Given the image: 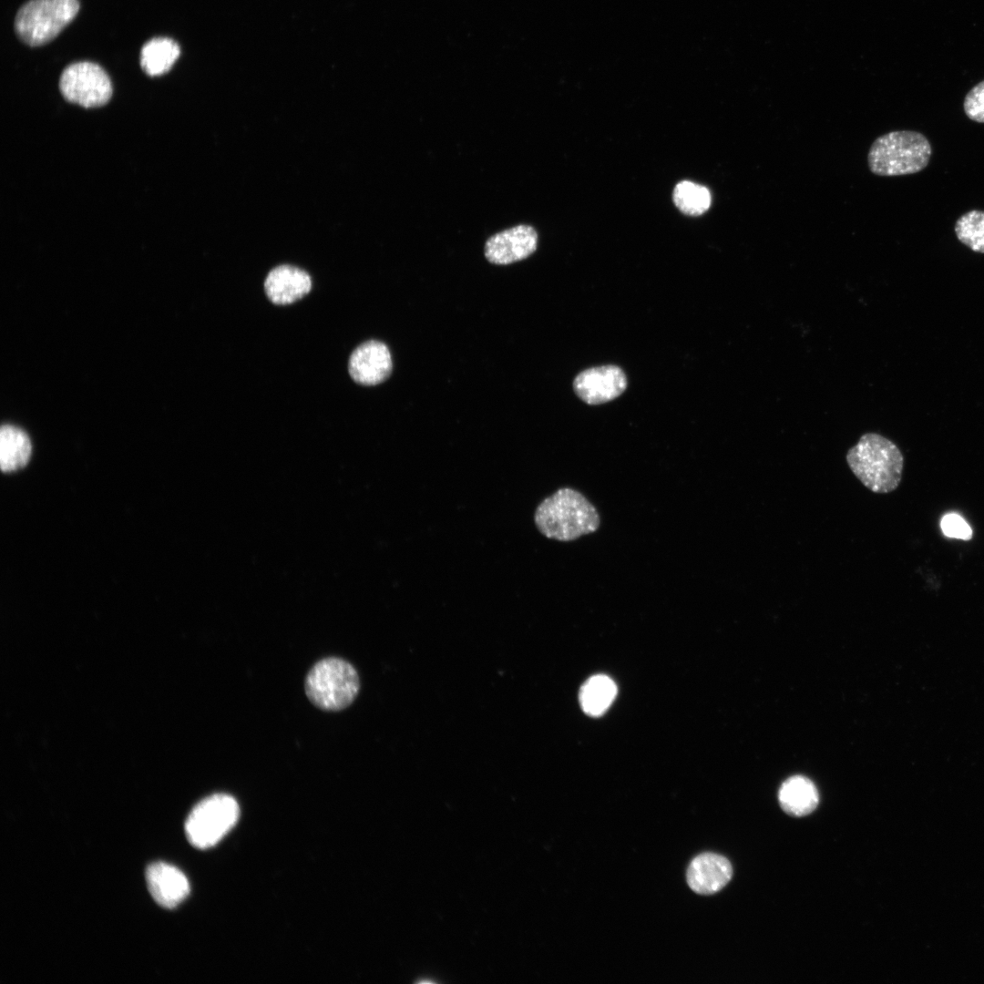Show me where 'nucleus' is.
Returning <instances> with one entry per match:
<instances>
[{
  "label": "nucleus",
  "mask_w": 984,
  "mask_h": 984,
  "mask_svg": "<svg viewBox=\"0 0 984 984\" xmlns=\"http://www.w3.org/2000/svg\"><path fill=\"white\" fill-rule=\"evenodd\" d=\"M534 521L542 535L562 542L593 533L600 524L596 507L571 487L559 488L544 498L536 508Z\"/></svg>",
  "instance_id": "f257e3e1"
},
{
  "label": "nucleus",
  "mask_w": 984,
  "mask_h": 984,
  "mask_svg": "<svg viewBox=\"0 0 984 984\" xmlns=\"http://www.w3.org/2000/svg\"><path fill=\"white\" fill-rule=\"evenodd\" d=\"M846 458L856 478L874 493H890L901 482L904 456L894 442L877 433L861 436Z\"/></svg>",
  "instance_id": "f03ea898"
},
{
  "label": "nucleus",
  "mask_w": 984,
  "mask_h": 984,
  "mask_svg": "<svg viewBox=\"0 0 984 984\" xmlns=\"http://www.w3.org/2000/svg\"><path fill=\"white\" fill-rule=\"evenodd\" d=\"M932 153L928 139L912 130H895L876 138L867 153L870 171L877 176H901L924 169Z\"/></svg>",
  "instance_id": "7ed1b4c3"
},
{
  "label": "nucleus",
  "mask_w": 984,
  "mask_h": 984,
  "mask_svg": "<svg viewBox=\"0 0 984 984\" xmlns=\"http://www.w3.org/2000/svg\"><path fill=\"white\" fill-rule=\"evenodd\" d=\"M305 693L317 708L336 712L348 707L356 698L360 680L355 668L347 661L328 657L318 661L308 671Z\"/></svg>",
  "instance_id": "20e7f679"
},
{
  "label": "nucleus",
  "mask_w": 984,
  "mask_h": 984,
  "mask_svg": "<svg viewBox=\"0 0 984 984\" xmlns=\"http://www.w3.org/2000/svg\"><path fill=\"white\" fill-rule=\"evenodd\" d=\"M79 8L78 0H28L15 15V32L29 46L46 45L76 17Z\"/></svg>",
  "instance_id": "39448f33"
},
{
  "label": "nucleus",
  "mask_w": 984,
  "mask_h": 984,
  "mask_svg": "<svg viewBox=\"0 0 984 984\" xmlns=\"http://www.w3.org/2000/svg\"><path fill=\"white\" fill-rule=\"evenodd\" d=\"M240 807L230 794H215L195 805L185 823L189 842L206 849L216 845L236 824Z\"/></svg>",
  "instance_id": "423d86ee"
},
{
  "label": "nucleus",
  "mask_w": 984,
  "mask_h": 984,
  "mask_svg": "<svg viewBox=\"0 0 984 984\" xmlns=\"http://www.w3.org/2000/svg\"><path fill=\"white\" fill-rule=\"evenodd\" d=\"M59 90L66 100L84 108H97L108 102L112 84L97 64L80 61L68 65L59 78Z\"/></svg>",
  "instance_id": "0eeeda50"
},
{
  "label": "nucleus",
  "mask_w": 984,
  "mask_h": 984,
  "mask_svg": "<svg viewBox=\"0 0 984 984\" xmlns=\"http://www.w3.org/2000/svg\"><path fill=\"white\" fill-rule=\"evenodd\" d=\"M627 376L617 365H601L579 373L573 382L576 395L588 405H600L620 396L627 388Z\"/></svg>",
  "instance_id": "6e6552de"
},
{
  "label": "nucleus",
  "mask_w": 984,
  "mask_h": 984,
  "mask_svg": "<svg viewBox=\"0 0 984 984\" xmlns=\"http://www.w3.org/2000/svg\"><path fill=\"white\" fill-rule=\"evenodd\" d=\"M538 246V233L529 225H518L491 236L485 244V256L494 264H509L531 255Z\"/></svg>",
  "instance_id": "1a4fd4ad"
},
{
  "label": "nucleus",
  "mask_w": 984,
  "mask_h": 984,
  "mask_svg": "<svg viewBox=\"0 0 984 984\" xmlns=\"http://www.w3.org/2000/svg\"><path fill=\"white\" fill-rule=\"evenodd\" d=\"M348 370L352 379L359 384L375 385L383 383L393 370L388 347L376 340L363 343L352 353Z\"/></svg>",
  "instance_id": "9d476101"
},
{
  "label": "nucleus",
  "mask_w": 984,
  "mask_h": 984,
  "mask_svg": "<svg viewBox=\"0 0 984 984\" xmlns=\"http://www.w3.org/2000/svg\"><path fill=\"white\" fill-rule=\"evenodd\" d=\"M733 876L730 861L715 853H702L690 863L686 879L692 891L700 895H712L723 888Z\"/></svg>",
  "instance_id": "9b49d317"
},
{
  "label": "nucleus",
  "mask_w": 984,
  "mask_h": 984,
  "mask_svg": "<svg viewBox=\"0 0 984 984\" xmlns=\"http://www.w3.org/2000/svg\"><path fill=\"white\" fill-rule=\"evenodd\" d=\"M146 879L152 897L166 908L176 907L190 893V885L185 875L166 863L149 865L146 871Z\"/></svg>",
  "instance_id": "f8f14e48"
},
{
  "label": "nucleus",
  "mask_w": 984,
  "mask_h": 984,
  "mask_svg": "<svg viewBox=\"0 0 984 984\" xmlns=\"http://www.w3.org/2000/svg\"><path fill=\"white\" fill-rule=\"evenodd\" d=\"M312 289L310 275L292 265H281L272 269L264 282L269 300L277 305L292 303L304 297Z\"/></svg>",
  "instance_id": "ddd939ff"
},
{
  "label": "nucleus",
  "mask_w": 984,
  "mask_h": 984,
  "mask_svg": "<svg viewBox=\"0 0 984 984\" xmlns=\"http://www.w3.org/2000/svg\"><path fill=\"white\" fill-rule=\"evenodd\" d=\"M778 800L786 814L799 817L811 814L816 808L819 794L810 779L803 775H794L782 784Z\"/></svg>",
  "instance_id": "4468645a"
},
{
  "label": "nucleus",
  "mask_w": 984,
  "mask_h": 984,
  "mask_svg": "<svg viewBox=\"0 0 984 984\" xmlns=\"http://www.w3.org/2000/svg\"><path fill=\"white\" fill-rule=\"evenodd\" d=\"M180 55L178 43L169 37H154L140 50V67L149 77L163 75L170 70Z\"/></svg>",
  "instance_id": "2eb2a0df"
},
{
  "label": "nucleus",
  "mask_w": 984,
  "mask_h": 984,
  "mask_svg": "<svg viewBox=\"0 0 984 984\" xmlns=\"http://www.w3.org/2000/svg\"><path fill=\"white\" fill-rule=\"evenodd\" d=\"M32 451L28 436L20 428L5 425L0 429V466L3 472L24 467Z\"/></svg>",
  "instance_id": "dca6fc26"
},
{
  "label": "nucleus",
  "mask_w": 984,
  "mask_h": 984,
  "mask_svg": "<svg viewBox=\"0 0 984 984\" xmlns=\"http://www.w3.org/2000/svg\"><path fill=\"white\" fill-rule=\"evenodd\" d=\"M617 694L615 682L608 676L598 674L588 679L579 690L582 710L590 716H600L612 703Z\"/></svg>",
  "instance_id": "f3484780"
},
{
  "label": "nucleus",
  "mask_w": 984,
  "mask_h": 984,
  "mask_svg": "<svg viewBox=\"0 0 984 984\" xmlns=\"http://www.w3.org/2000/svg\"><path fill=\"white\" fill-rule=\"evenodd\" d=\"M676 207L690 216H699L708 210L712 202L709 190L698 183L683 180L679 182L672 193Z\"/></svg>",
  "instance_id": "a211bd4d"
},
{
  "label": "nucleus",
  "mask_w": 984,
  "mask_h": 984,
  "mask_svg": "<svg viewBox=\"0 0 984 984\" xmlns=\"http://www.w3.org/2000/svg\"><path fill=\"white\" fill-rule=\"evenodd\" d=\"M958 241L976 252L984 253V211L969 210L955 224Z\"/></svg>",
  "instance_id": "6ab92c4d"
},
{
  "label": "nucleus",
  "mask_w": 984,
  "mask_h": 984,
  "mask_svg": "<svg viewBox=\"0 0 984 984\" xmlns=\"http://www.w3.org/2000/svg\"><path fill=\"white\" fill-rule=\"evenodd\" d=\"M964 111L967 117L976 122L984 123V80L973 87L966 95Z\"/></svg>",
  "instance_id": "aec40b11"
},
{
  "label": "nucleus",
  "mask_w": 984,
  "mask_h": 984,
  "mask_svg": "<svg viewBox=\"0 0 984 984\" xmlns=\"http://www.w3.org/2000/svg\"><path fill=\"white\" fill-rule=\"evenodd\" d=\"M941 529L949 538L969 540L972 537L969 525L960 516L954 513L948 514L942 518Z\"/></svg>",
  "instance_id": "412c9836"
}]
</instances>
